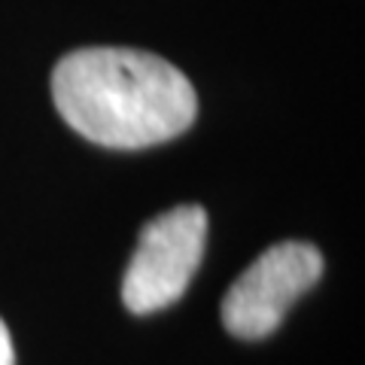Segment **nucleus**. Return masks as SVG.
I'll list each match as a JSON object with an SVG mask.
<instances>
[{"label":"nucleus","instance_id":"7ed1b4c3","mask_svg":"<svg viewBox=\"0 0 365 365\" xmlns=\"http://www.w3.org/2000/svg\"><path fill=\"white\" fill-rule=\"evenodd\" d=\"M319 277L323 253L314 244H274L228 287L222 299V326L244 341L268 338Z\"/></svg>","mask_w":365,"mask_h":365},{"label":"nucleus","instance_id":"20e7f679","mask_svg":"<svg viewBox=\"0 0 365 365\" xmlns=\"http://www.w3.org/2000/svg\"><path fill=\"white\" fill-rule=\"evenodd\" d=\"M0 365H16L13 338H9V329H6L4 319H0Z\"/></svg>","mask_w":365,"mask_h":365},{"label":"nucleus","instance_id":"f257e3e1","mask_svg":"<svg viewBox=\"0 0 365 365\" xmlns=\"http://www.w3.org/2000/svg\"><path fill=\"white\" fill-rule=\"evenodd\" d=\"M52 98L76 134L110 150L174 140L198 113L186 73L153 52L116 46L64 55L52 73Z\"/></svg>","mask_w":365,"mask_h":365},{"label":"nucleus","instance_id":"f03ea898","mask_svg":"<svg viewBox=\"0 0 365 365\" xmlns=\"http://www.w3.org/2000/svg\"><path fill=\"white\" fill-rule=\"evenodd\" d=\"M207 247V213L182 204L140 228V241L122 280V302L131 314H155L182 299Z\"/></svg>","mask_w":365,"mask_h":365}]
</instances>
